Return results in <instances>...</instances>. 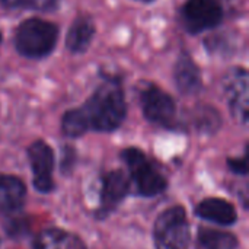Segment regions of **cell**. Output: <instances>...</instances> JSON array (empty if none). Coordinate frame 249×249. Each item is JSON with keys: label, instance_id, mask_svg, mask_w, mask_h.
I'll return each mask as SVG.
<instances>
[{"label": "cell", "instance_id": "cell-1", "mask_svg": "<svg viewBox=\"0 0 249 249\" xmlns=\"http://www.w3.org/2000/svg\"><path fill=\"white\" fill-rule=\"evenodd\" d=\"M125 112L127 105L121 83L115 79H107L83 107L63 115L61 130L67 137H80L90 130L114 131L123 124Z\"/></svg>", "mask_w": 249, "mask_h": 249}, {"label": "cell", "instance_id": "cell-2", "mask_svg": "<svg viewBox=\"0 0 249 249\" xmlns=\"http://www.w3.org/2000/svg\"><path fill=\"white\" fill-rule=\"evenodd\" d=\"M57 38L58 28L54 23L39 18H29L18 26L15 47L23 57L41 58L54 50Z\"/></svg>", "mask_w": 249, "mask_h": 249}, {"label": "cell", "instance_id": "cell-3", "mask_svg": "<svg viewBox=\"0 0 249 249\" xmlns=\"http://www.w3.org/2000/svg\"><path fill=\"white\" fill-rule=\"evenodd\" d=\"M123 160L128 166L131 181L140 196L155 197L162 194L168 185L160 169L137 147H128L121 153Z\"/></svg>", "mask_w": 249, "mask_h": 249}, {"label": "cell", "instance_id": "cell-4", "mask_svg": "<svg viewBox=\"0 0 249 249\" xmlns=\"http://www.w3.org/2000/svg\"><path fill=\"white\" fill-rule=\"evenodd\" d=\"M153 236L156 249L190 248L191 235L185 209L174 206L162 212L155 222Z\"/></svg>", "mask_w": 249, "mask_h": 249}, {"label": "cell", "instance_id": "cell-5", "mask_svg": "<svg viewBox=\"0 0 249 249\" xmlns=\"http://www.w3.org/2000/svg\"><path fill=\"white\" fill-rule=\"evenodd\" d=\"M140 104L144 117L158 125L172 127L177 123V105L169 93L153 83H143L140 89Z\"/></svg>", "mask_w": 249, "mask_h": 249}, {"label": "cell", "instance_id": "cell-6", "mask_svg": "<svg viewBox=\"0 0 249 249\" xmlns=\"http://www.w3.org/2000/svg\"><path fill=\"white\" fill-rule=\"evenodd\" d=\"M223 19V9L217 0H187L182 6L184 26L190 34H200L217 26Z\"/></svg>", "mask_w": 249, "mask_h": 249}, {"label": "cell", "instance_id": "cell-7", "mask_svg": "<svg viewBox=\"0 0 249 249\" xmlns=\"http://www.w3.org/2000/svg\"><path fill=\"white\" fill-rule=\"evenodd\" d=\"M223 86H225V95L228 98V104H229L233 118L238 123L245 125L248 123L249 114L248 71L244 67L232 69L226 74Z\"/></svg>", "mask_w": 249, "mask_h": 249}, {"label": "cell", "instance_id": "cell-8", "mask_svg": "<svg viewBox=\"0 0 249 249\" xmlns=\"http://www.w3.org/2000/svg\"><path fill=\"white\" fill-rule=\"evenodd\" d=\"M28 159L34 174V187L39 193H50L54 190V153L44 142L36 140L28 149Z\"/></svg>", "mask_w": 249, "mask_h": 249}, {"label": "cell", "instance_id": "cell-9", "mask_svg": "<svg viewBox=\"0 0 249 249\" xmlns=\"http://www.w3.org/2000/svg\"><path fill=\"white\" fill-rule=\"evenodd\" d=\"M130 178L121 169L109 171L102 178L101 188V206L98 210L99 216L109 214L128 194Z\"/></svg>", "mask_w": 249, "mask_h": 249}, {"label": "cell", "instance_id": "cell-10", "mask_svg": "<svg viewBox=\"0 0 249 249\" xmlns=\"http://www.w3.org/2000/svg\"><path fill=\"white\" fill-rule=\"evenodd\" d=\"M175 85L184 95H194L201 89V71L196 61L187 54L182 53L174 69Z\"/></svg>", "mask_w": 249, "mask_h": 249}, {"label": "cell", "instance_id": "cell-11", "mask_svg": "<svg viewBox=\"0 0 249 249\" xmlns=\"http://www.w3.org/2000/svg\"><path fill=\"white\" fill-rule=\"evenodd\" d=\"M196 214L207 222L222 226L233 225L238 219L235 206L223 198H206L200 201L196 207Z\"/></svg>", "mask_w": 249, "mask_h": 249}, {"label": "cell", "instance_id": "cell-12", "mask_svg": "<svg viewBox=\"0 0 249 249\" xmlns=\"http://www.w3.org/2000/svg\"><path fill=\"white\" fill-rule=\"evenodd\" d=\"M26 187L13 175H0V213H12L23 206Z\"/></svg>", "mask_w": 249, "mask_h": 249}, {"label": "cell", "instance_id": "cell-13", "mask_svg": "<svg viewBox=\"0 0 249 249\" xmlns=\"http://www.w3.org/2000/svg\"><path fill=\"white\" fill-rule=\"evenodd\" d=\"M95 36V23L89 16H79L73 20L67 36L66 47L73 54H80L88 50Z\"/></svg>", "mask_w": 249, "mask_h": 249}, {"label": "cell", "instance_id": "cell-14", "mask_svg": "<svg viewBox=\"0 0 249 249\" xmlns=\"http://www.w3.org/2000/svg\"><path fill=\"white\" fill-rule=\"evenodd\" d=\"M34 249H86L82 239L60 229H45L34 241Z\"/></svg>", "mask_w": 249, "mask_h": 249}, {"label": "cell", "instance_id": "cell-15", "mask_svg": "<svg viewBox=\"0 0 249 249\" xmlns=\"http://www.w3.org/2000/svg\"><path fill=\"white\" fill-rule=\"evenodd\" d=\"M238 239L235 235L217 229L200 228L197 236V249H236Z\"/></svg>", "mask_w": 249, "mask_h": 249}, {"label": "cell", "instance_id": "cell-16", "mask_svg": "<svg viewBox=\"0 0 249 249\" xmlns=\"http://www.w3.org/2000/svg\"><path fill=\"white\" fill-rule=\"evenodd\" d=\"M194 124L201 133H216L222 125V117L219 111L209 105H201L196 108L194 112Z\"/></svg>", "mask_w": 249, "mask_h": 249}, {"label": "cell", "instance_id": "cell-17", "mask_svg": "<svg viewBox=\"0 0 249 249\" xmlns=\"http://www.w3.org/2000/svg\"><path fill=\"white\" fill-rule=\"evenodd\" d=\"M228 166L232 172L245 177L248 174V155L245 153L242 158H229Z\"/></svg>", "mask_w": 249, "mask_h": 249}, {"label": "cell", "instance_id": "cell-18", "mask_svg": "<svg viewBox=\"0 0 249 249\" xmlns=\"http://www.w3.org/2000/svg\"><path fill=\"white\" fill-rule=\"evenodd\" d=\"M60 0H22L20 6L29 7V9H35V10H53L55 9V6L58 4Z\"/></svg>", "mask_w": 249, "mask_h": 249}, {"label": "cell", "instance_id": "cell-19", "mask_svg": "<svg viewBox=\"0 0 249 249\" xmlns=\"http://www.w3.org/2000/svg\"><path fill=\"white\" fill-rule=\"evenodd\" d=\"M61 171L63 172H69L76 162V152L71 147H64L61 150Z\"/></svg>", "mask_w": 249, "mask_h": 249}, {"label": "cell", "instance_id": "cell-20", "mask_svg": "<svg viewBox=\"0 0 249 249\" xmlns=\"http://www.w3.org/2000/svg\"><path fill=\"white\" fill-rule=\"evenodd\" d=\"M0 3L7 6V7H15V6H20L22 0H0Z\"/></svg>", "mask_w": 249, "mask_h": 249}, {"label": "cell", "instance_id": "cell-21", "mask_svg": "<svg viewBox=\"0 0 249 249\" xmlns=\"http://www.w3.org/2000/svg\"><path fill=\"white\" fill-rule=\"evenodd\" d=\"M140 1H146V3H150V1H153V0H140Z\"/></svg>", "mask_w": 249, "mask_h": 249}, {"label": "cell", "instance_id": "cell-22", "mask_svg": "<svg viewBox=\"0 0 249 249\" xmlns=\"http://www.w3.org/2000/svg\"><path fill=\"white\" fill-rule=\"evenodd\" d=\"M0 41H1V35H0Z\"/></svg>", "mask_w": 249, "mask_h": 249}]
</instances>
